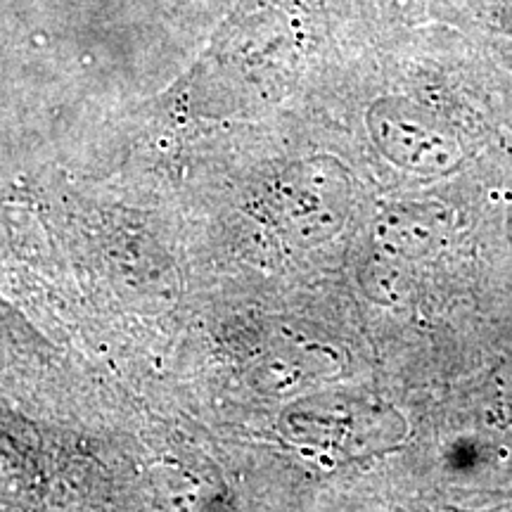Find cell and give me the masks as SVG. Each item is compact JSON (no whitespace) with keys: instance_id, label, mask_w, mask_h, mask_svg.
Returning <instances> with one entry per match:
<instances>
[{"instance_id":"6da1fadb","label":"cell","mask_w":512,"mask_h":512,"mask_svg":"<svg viewBox=\"0 0 512 512\" xmlns=\"http://www.w3.org/2000/svg\"><path fill=\"white\" fill-rule=\"evenodd\" d=\"M271 204L285 233L299 245L313 247L344 228L354 204V183L337 159H302L275 178Z\"/></svg>"},{"instance_id":"7a4b0ae2","label":"cell","mask_w":512,"mask_h":512,"mask_svg":"<svg viewBox=\"0 0 512 512\" xmlns=\"http://www.w3.org/2000/svg\"><path fill=\"white\" fill-rule=\"evenodd\" d=\"M368 131L377 150L411 174L446 176L465 159L453 128L408 100H377L368 112Z\"/></svg>"},{"instance_id":"3957f363","label":"cell","mask_w":512,"mask_h":512,"mask_svg":"<svg viewBox=\"0 0 512 512\" xmlns=\"http://www.w3.org/2000/svg\"><path fill=\"white\" fill-rule=\"evenodd\" d=\"M285 425L302 444L375 446L392 439V422H377V408L344 396H318L297 403L285 413Z\"/></svg>"},{"instance_id":"277c9868","label":"cell","mask_w":512,"mask_h":512,"mask_svg":"<svg viewBox=\"0 0 512 512\" xmlns=\"http://www.w3.org/2000/svg\"><path fill=\"white\" fill-rule=\"evenodd\" d=\"M451 216L437 202H403L382 211L373 226L377 254L396 264H413L432 256L444 245Z\"/></svg>"},{"instance_id":"5b68a950","label":"cell","mask_w":512,"mask_h":512,"mask_svg":"<svg viewBox=\"0 0 512 512\" xmlns=\"http://www.w3.org/2000/svg\"><path fill=\"white\" fill-rule=\"evenodd\" d=\"M498 17H501V27L505 29V34L512 38V0H501Z\"/></svg>"}]
</instances>
